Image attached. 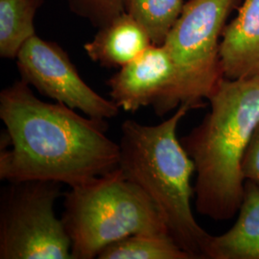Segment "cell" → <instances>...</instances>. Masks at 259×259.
Returning a JSON list of instances; mask_svg holds the SVG:
<instances>
[{
    "label": "cell",
    "mask_w": 259,
    "mask_h": 259,
    "mask_svg": "<svg viewBox=\"0 0 259 259\" xmlns=\"http://www.w3.org/2000/svg\"><path fill=\"white\" fill-rule=\"evenodd\" d=\"M9 184L0 203V259H72L70 238L54 211L62 184Z\"/></svg>",
    "instance_id": "6"
},
{
    "label": "cell",
    "mask_w": 259,
    "mask_h": 259,
    "mask_svg": "<svg viewBox=\"0 0 259 259\" xmlns=\"http://www.w3.org/2000/svg\"><path fill=\"white\" fill-rule=\"evenodd\" d=\"M234 0H191L162 46L175 67V82L155 112L163 116L183 104L192 110L204 107L222 80L220 34Z\"/></svg>",
    "instance_id": "5"
},
{
    "label": "cell",
    "mask_w": 259,
    "mask_h": 259,
    "mask_svg": "<svg viewBox=\"0 0 259 259\" xmlns=\"http://www.w3.org/2000/svg\"><path fill=\"white\" fill-rule=\"evenodd\" d=\"M72 259H93L130 235L168 232L157 206L120 168L70 187L62 216Z\"/></svg>",
    "instance_id": "4"
},
{
    "label": "cell",
    "mask_w": 259,
    "mask_h": 259,
    "mask_svg": "<svg viewBox=\"0 0 259 259\" xmlns=\"http://www.w3.org/2000/svg\"><path fill=\"white\" fill-rule=\"evenodd\" d=\"M16 59L21 80L41 95L95 119L108 120L118 115V106L93 91L79 75L67 53L55 42L35 35Z\"/></svg>",
    "instance_id": "7"
},
{
    "label": "cell",
    "mask_w": 259,
    "mask_h": 259,
    "mask_svg": "<svg viewBox=\"0 0 259 259\" xmlns=\"http://www.w3.org/2000/svg\"><path fill=\"white\" fill-rule=\"evenodd\" d=\"M232 228L211 235L205 259H259V186L245 182L243 200Z\"/></svg>",
    "instance_id": "11"
},
{
    "label": "cell",
    "mask_w": 259,
    "mask_h": 259,
    "mask_svg": "<svg viewBox=\"0 0 259 259\" xmlns=\"http://www.w3.org/2000/svg\"><path fill=\"white\" fill-rule=\"evenodd\" d=\"M223 77L259 75V0H245L237 17L224 30L219 47Z\"/></svg>",
    "instance_id": "9"
},
{
    "label": "cell",
    "mask_w": 259,
    "mask_h": 259,
    "mask_svg": "<svg viewBox=\"0 0 259 259\" xmlns=\"http://www.w3.org/2000/svg\"><path fill=\"white\" fill-rule=\"evenodd\" d=\"M44 0H0V56L15 59L36 35L35 16Z\"/></svg>",
    "instance_id": "12"
},
{
    "label": "cell",
    "mask_w": 259,
    "mask_h": 259,
    "mask_svg": "<svg viewBox=\"0 0 259 259\" xmlns=\"http://www.w3.org/2000/svg\"><path fill=\"white\" fill-rule=\"evenodd\" d=\"M245 181L259 186V123L253 131L242 162Z\"/></svg>",
    "instance_id": "16"
},
{
    "label": "cell",
    "mask_w": 259,
    "mask_h": 259,
    "mask_svg": "<svg viewBox=\"0 0 259 259\" xmlns=\"http://www.w3.org/2000/svg\"><path fill=\"white\" fill-rule=\"evenodd\" d=\"M99 259H192L167 232L130 235L103 249Z\"/></svg>",
    "instance_id": "13"
},
{
    "label": "cell",
    "mask_w": 259,
    "mask_h": 259,
    "mask_svg": "<svg viewBox=\"0 0 259 259\" xmlns=\"http://www.w3.org/2000/svg\"><path fill=\"white\" fill-rule=\"evenodd\" d=\"M175 82V67L164 46L152 45L120 67L109 80L111 100L129 112L152 105L154 110L167 98Z\"/></svg>",
    "instance_id": "8"
},
{
    "label": "cell",
    "mask_w": 259,
    "mask_h": 259,
    "mask_svg": "<svg viewBox=\"0 0 259 259\" xmlns=\"http://www.w3.org/2000/svg\"><path fill=\"white\" fill-rule=\"evenodd\" d=\"M69 9L95 27L102 28L125 13L124 0H65Z\"/></svg>",
    "instance_id": "15"
},
{
    "label": "cell",
    "mask_w": 259,
    "mask_h": 259,
    "mask_svg": "<svg viewBox=\"0 0 259 259\" xmlns=\"http://www.w3.org/2000/svg\"><path fill=\"white\" fill-rule=\"evenodd\" d=\"M191 110L183 104L173 115L156 125L124 121L118 167L148 195L177 244L191 258L205 259L211 235L195 219L191 206L194 163L177 137L180 122Z\"/></svg>",
    "instance_id": "3"
},
{
    "label": "cell",
    "mask_w": 259,
    "mask_h": 259,
    "mask_svg": "<svg viewBox=\"0 0 259 259\" xmlns=\"http://www.w3.org/2000/svg\"><path fill=\"white\" fill-rule=\"evenodd\" d=\"M0 180L46 181L73 187L118 168L119 144L107 120L80 115L62 103L41 101L24 81L0 93Z\"/></svg>",
    "instance_id": "1"
},
{
    "label": "cell",
    "mask_w": 259,
    "mask_h": 259,
    "mask_svg": "<svg viewBox=\"0 0 259 259\" xmlns=\"http://www.w3.org/2000/svg\"><path fill=\"white\" fill-rule=\"evenodd\" d=\"M184 6V0H124L125 12L145 29L155 46L164 44Z\"/></svg>",
    "instance_id": "14"
},
{
    "label": "cell",
    "mask_w": 259,
    "mask_h": 259,
    "mask_svg": "<svg viewBox=\"0 0 259 259\" xmlns=\"http://www.w3.org/2000/svg\"><path fill=\"white\" fill-rule=\"evenodd\" d=\"M152 45L145 29L125 12L100 28L83 48L94 63L106 67H122Z\"/></svg>",
    "instance_id": "10"
},
{
    "label": "cell",
    "mask_w": 259,
    "mask_h": 259,
    "mask_svg": "<svg viewBox=\"0 0 259 259\" xmlns=\"http://www.w3.org/2000/svg\"><path fill=\"white\" fill-rule=\"evenodd\" d=\"M207 100L209 111L181 142L194 163L197 211L225 221L238 212L244 196L242 162L259 123V75L223 78Z\"/></svg>",
    "instance_id": "2"
}]
</instances>
